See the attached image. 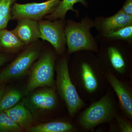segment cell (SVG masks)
Segmentation results:
<instances>
[{
    "label": "cell",
    "instance_id": "3957f363",
    "mask_svg": "<svg viewBox=\"0 0 132 132\" xmlns=\"http://www.w3.org/2000/svg\"><path fill=\"white\" fill-rule=\"evenodd\" d=\"M57 90L66 104L69 115L74 116L84 106V102L71 81L68 63L65 59L60 61L56 68Z\"/></svg>",
    "mask_w": 132,
    "mask_h": 132
},
{
    "label": "cell",
    "instance_id": "9a60e30c",
    "mask_svg": "<svg viewBox=\"0 0 132 132\" xmlns=\"http://www.w3.org/2000/svg\"><path fill=\"white\" fill-rule=\"evenodd\" d=\"M79 2L82 3L85 6H87V2L85 0H61L54 11L45 16L44 18L50 21L57 19L64 20L67 12L69 10L77 12L74 9L73 7L75 4Z\"/></svg>",
    "mask_w": 132,
    "mask_h": 132
},
{
    "label": "cell",
    "instance_id": "7a4b0ae2",
    "mask_svg": "<svg viewBox=\"0 0 132 132\" xmlns=\"http://www.w3.org/2000/svg\"><path fill=\"white\" fill-rule=\"evenodd\" d=\"M29 71L27 90L32 92L41 87H53L55 84L54 69L55 56L50 52H46L39 57Z\"/></svg>",
    "mask_w": 132,
    "mask_h": 132
},
{
    "label": "cell",
    "instance_id": "277c9868",
    "mask_svg": "<svg viewBox=\"0 0 132 132\" xmlns=\"http://www.w3.org/2000/svg\"><path fill=\"white\" fill-rule=\"evenodd\" d=\"M90 22L83 21L80 23L70 22L64 29L68 53L82 50L95 49L90 30L92 27Z\"/></svg>",
    "mask_w": 132,
    "mask_h": 132
},
{
    "label": "cell",
    "instance_id": "e0dca14e",
    "mask_svg": "<svg viewBox=\"0 0 132 132\" xmlns=\"http://www.w3.org/2000/svg\"><path fill=\"white\" fill-rule=\"evenodd\" d=\"M82 80L85 88L89 93L94 92L98 87L97 78L90 66L87 63L81 65Z\"/></svg>",
    "mask_w": 132,
    "mask_h": 132
},
{
    "label": "cell",
    "instance_id": "d6986e66",
    "mask_svg": "<svg viewBox=\"0 0 132 132\" xmlns=\"http://www.w3.org/2000/svg\"><path fill=\"white\" fill-rule=\"evenodd\" d=\"M23 129L4 111L0 112V132H20Z\"/></svg>",
    "mask_w": 132,
    "mask_h": 132
},
{
    "label": "cell",
    "instance_id": "8fae6325",
    "mask_svg": "<svg viewBox=\"0 0 132 132\" xmlns=\"http://www.w3.org/2000/svg\"><path fill=\"white\" fill-rule=\"evenodd\" d=\"M4 112L23 130H27L32 126L33 114L22 101Z\"/></svg>",
    "mask_w": 132,
    "mask_h": 132
},
{
    "label": "cell",
    "instance_id": "d4e9b609",
    "mask_svg": "<svg viewBox=\"0 0 132 132\" xmlns=\"http://www.w3.org/2000/svg\"><path fill=\"white\" fill-rule=\"evenodd\" d=\"M6 83H0V101L6 89Z\"/></svg>",
    "mask_w": 132,
    "mask_h": 132
},
{
    "label": "cell",
    "instance_id": "30bf717a",
    "mask_svg": "<svg viewBox=\"0 0 132 132\" xmlns=\"http://www.w3.org/2000/svg\"><path fill=\"white\" fill-rule=\"evenodd\" d=\"M106 79L113 88L122 111L130 119H132V98L130 90L113 75H106Z\"/></svg>",
    "mask_w": 132,
    "mask_h": 132
},
{
    "label": "cell",
    "instance_id": "5bb4252c",
    "mask_svg": "<svg viewBox=\"0 0 132 132\" xmlns=\"http://www.w3.org/2000/svg\"><path fill=\"white\" fill-rule=\"evenodd\" d=\"M73 129V126L70 123L57 121L31 126L26 131L28 132H68Z\"/></svg>",
    "mask_w": 132,
    "mask_h": 132
},
{
    "label": "cell",
    "instance_id": "7c38bea8",
    "mask_svg": "<svg viewBox=\"0 0 132 132\" xmlns=\"http://www.w3.org/2000/svg\"><path fill=\"white\" fill-rule=\"evenodd\" d=\"M25 46L12 30L6 28L0 30V52L15 53L24 49Z\"/></svg>",
    "mask_w": 132,
    "mask_h": 132
},
{
    "label": "cell",
    "instance_id": "7402d4cb",
    "mask_svg": "<svg viewBox=\"0 0 132 132\" xmlns=\"http://www.w3.org/2000/svg\"><path fill=\"white\" fill-rule=\"evenodd\" d=\"M116 118L121 132H132V125L130 122L120 116H116Z\"/></svg>",
    "mask_w": 132,
    "mask_h": 132
},
{
    "label": "cell",
    "instance_id": "cb8c5ba5",
    "mask_svg": "<svg viewBox=\"0 0 132 132\" xmlns=\"http://www.w3.org/2000/svg\"><path fill=\"white\" fill-rule=\"evenodd\" d=\"M11 58L9 54L0 52V67L9 61Z\"/></svg>",
    "mask_w": 132,
    "mask_h": 132
},
{
    "label": "cell",
    "instance_id": "44dd1931",
    "mask_svg": "<svg viewBox=\"0 0 132 132\" xmlns=\"http://www.w3.org/2000/svg\"><path fill=\"white\" fill-rule=\"evenodd\" d=\"M105 33V36L108 38L128 40L132 38V26H126Z\"/></svg>",
    "mask_w": 132,
    "mask_h": 132
},
{
    "label": "cell",
    "instance_id": "4fadbf2b",
    "mask_svg": "<svg viewBox=\"0 0 132 132\" xmlns=\"http://www.w3.org/2000/svg\"><path fill=\"white\" fill-rule=\"evenodd\" d=\"M132 23V15L126 14L120 10L113 16L105 19L102 27L106 33L130 26Z\"/></svg>",
    "mask_w": 132,
    "mask_h": 132
},
{
    "label": "cell",
    "instance_id": "ac0fdd59",
    "mask_svg": "<svg viewBox=\"0 0 132 132\" xmlns=\"http://www.w3.org/2000/svg\"><path fill=\"white\" fill-rule=\"evenodd\" d=\"M18 0H0V30L6 28L12 19L11 10Z\"/></svg>",
    "mask_w": 132,
    "mask_h": 132
},
{
    "label": "cell",
    "instance_id": "ba28073f",
    "mask_svg": "<svg viewBox=\"0 0 132 132\" xmlns=\"http://www.w3.org/2000/svg\"><path fill=\"white\" fill-rule=\"evenodd\" d=\"M63 20L59 19L52 21L41 20L38 21L41 35V39L50 43L59 54L64 52L66 43Z\"/></svg>",
    "mask_w": 132,
    "mask_h": 132
},
{
    "label": "cell",
    "instance_id": "6da1fadb",
    "mask_svg": "<svg viewBox=\"0 0 132 132\" xmlns=\"http://www.w3.org/2000/svg\"><path fill=\"white\" fill-rule=\"evenodd\" d=\"M40 54V47L34 43L24 47L19 55L0 72V83L6 84L24 77Z\"/></svg>",
    "mask_w": 132,
    "mask_h": 132
},
{
    "label": "cell",
    "instance_id": "9c48e42d",
    "mask_svg": "<svg viewBox=\"0 0 132 132\" xmlns=\"http://www.w3.org/2000/svg\"><path fill=\"white\" fill-rule=\"evenodd\" d=\"M16 27L12 30L25 46L32 44L41 38L38 21L27 19L17 20Z\"/></svg>",
    "mask_w": 132,
    "mask_h": 132
},
{
    "label": "cell",
    "instance_id": "ffe728a7",
    "mask_svg": "<svg viewBox=\"0 0 132 132\" xmlns=\"http://www.w3.org/2000/svg\"><path fill=\"white\" fill-rule=\"evenodd\" d=\"M108 54L111 64L118 72L123 73L125 72L126 64L122 55L114 47L109 48Z\"/></svg>",
    "mask_w": 132,
    "mask_h": 132
},
{
    "label": "cell",
    "instance_id": "2e32d148",
    "mask_svg": "<svg viewBox=\"0 0 132 132\" xmlns=\"http://www.w3.org/2000/svg\"><path fill=\"white\" fill-rule=\"evenodd\" d=\"M23 96V93L15 88H7L0 101V112L12 108L19 103Z\"/></svg>",
    "mask_w": 132,
    "mask_h": 132
},
{
    "label": "cell",
    "instance_id": "8992f818",
    "mask_svg": "<svg viewBox=\"0 0 132 132\" xmlns=\"http://www.w3.org/2000/svg\"><path fill=\"white\" fill-rule=\"evenodd\" d=\"M61 0H47L41 3H15L11 10L12 19H27L39 21L54 11Z\"/></svg>",
    "mask_w": 132,
    "mask_h": 132
},
{
    "label": "cell",
    "instance_id": "603a6c76",
    "mask_svg": "<svg viewBox=\"0 0 132 132\" xmlns=\"http://www.w3.org/2000/svg\"><path fill=\"white\" fill-rule=\"evenodd\" d=\"M121 10L126 14L132 15V0H126Z\"/></svg>",
    "mask_w": 132,
    "mask_h": 132
},
{
    "label": "cell",
    "instance_id": "52a82bcc",
    "mask_svg": "<svg viewBox=\"0 0 132 132\" xmlns=\"http://www.w3.org/2000/svg\"><path fill=\"white\" fill-rule=\"evenodd\" d=\"M22 101L33 115H36L53 109L57 100L54 89L50 87L32 93Z\"/></svg>",
    "mask_w": 132,
    "mask_h": 132
},
{
    "label": "cell",
    "instance_id": "5b68a950",
    "mask_svg": "<svg viewBox=\"0 0 132 132\" xmlns=\"http://www.w3.org/2000/svg\"><path fill=\"white\" fill-rule=\"evenodd\" d=\"M115 115L113 103L110 97L106 95L83 112L80 123L84 128L89 130L101 123L108 122Z\"/></svg>",
    "mask_w": 132,
    "mask_h": 132
}]
</instances>
